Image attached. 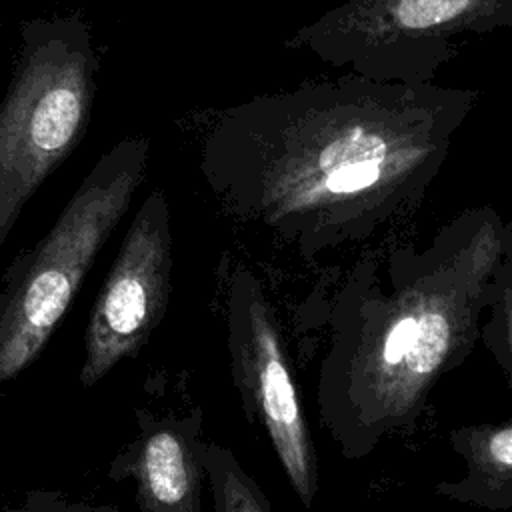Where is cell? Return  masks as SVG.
I'll return each instance as SVG.
<instances>
[{
	"label": "cell",
	"mask_w": 512,
	"mask_h": 512,
	"mask_svg": "<svg viewBox=\"0 0 512 512\" xmlns=\"http://www.w3.org/2000/svg\"><path fill=\"white\" fill-rule=\"evenodd\" d=\"M98 70L92 28L82 16L22 26L0 100V254L28 200L82 142Z\"/></svg>",
	"instance_id": "277c9868"
},
{
	"label": "cell",
	"mask_w": 512,
	"mask_h": 512,
	"mask_svg": "<svg viewBox=\"0 0 512 512\" xmlns=\"http://www.w3.org/2000/svg\"><path fill=\"white\" fill-rule=\"evenodd\" d=\"M136 478L144 512H194L196 464L178 434L162 430L142 442Z\"/></svg>",
	"instance_id": "9c48e42d"
},
{
	"label": "cell",
	"mask_w": 512,
	"mask_h": 512,
	"mask_svg": "<svg viewBox=\"0 0 512 512\" xmlns=\"http://www.w3.org/2000/svg\"><path fill=\"white\" fill-rule=\"evenodd\" d=\"M504 28L512 0H346L284 46L366 80L434 84L466 40Z\"/></svg>",
	"instance_id": "5b68a950"
},
{
	"label": "cell",
	"mask_w": 512,
	"mask_h": 512,
	"mask_svg": "<svg viewBox=\"0 0 512 512\" xmlns=\"http://www.w3.org/2000/svg\"><path fill=\"white\" fill-rule=\"evenodd\" d=\"M506 220L488 204L420 246L400 230L366 246L334 298L320 404L348 458L418 424L436 382L466 362L486 308Z\"/></svg>",
	"instance_id": "7a4b0ae2"
},
{
	"label": "cell",
	"mask_w": 512,
	"mask_h": 512,
	"mask_svg": "<svg viewBox=\"0 0 512 512\" xmlns=\"http://www.w3.org/2000/svg\"><path fill=\"white\" fill-rule=\"evenodd\" d=\"M214 494L218 502V512H268L258 492L246 476L236 468V462H212L210 464Z\"/></svg>",
	"instance_id": "8fae6325"
},
{
	"label": "cell",
	"mask_w": 512,
	"mask_h": 512,
	"mask_svg": "<svg viewBox=\"0 0 512 512\" xmlns=\"http://www.w3.org/2000/svg\"><path fill=\"white\" fill-rule=\"evenodd\" d=\"M478 100L472 88L348 72L310 80L220 112L198 170L222 212L314 260L400 230Z\"/></svg>",
	"instance_id": "6da1fadb"
},
{
	"label": "cell",
	"mask_w": 512,
	"mask_h": 512,
	"mask_svg": "<svg viewBox=\"0 0 512 512\" xmlns=\"http://www.w3.org/2000/svg\"><path fill=\"white\" fill-rule=\"evenodd\" d=\"M448 446L462 458L464 476L438 482L434 494L490 512H512V416L452 428Z\"/></svg>",
	"instance_id": "ba28073f"
},
{
	"label": "cell",
	"mask_w": 512,
	"mask_h": 512,
	"mask_svg": "<svg viewBox=\"0 0 512 512\" xmlns=\"http://www.w3.org/2000/svg\"><path fill=\"white\" fill-rule=\"evenodd\" d=\"M172 248L168 196L156 188L130 220L94 302L84 338V386L134 356L162 320L172 288Z\"/></svg>",
	"instance_id": "52a82bcc"
},
{
	"label": "cell",
	"mask_w": 512,
	"mask_h": 512,
	"mask_svg": "<svg viewBox=\"0 0 512 512\" xmlns=\"http://www.w3.org/2000/svg\"><path fill=\"white\" fill-rule=\"evenodd\" d=\"M484 314L480 342L512 386V222H506L502 250L488 280Z\"/></svg>",
	"instance_id": "30bf717a"
},
{
	"label": "cell",
	"mask_w": 512,
	"mask_h": 512,
	"mask_svg": "<svg viewBox=\"0 0 512 512\" xmlns=\"http://www.w3.org/2000/svg\"><path fill=\"white\" fill-rule=\"evenodd\" d=\"M150 138L132 134L106 150L82 178L48 232L6 268L0 290V382L44 348L96 256L144 182Z\"/></svg>",
	"instance_id": "3957f363"
},
{
	"label": "cell",
	"mask_w": 512,
	"mask_h": 512,
	"mask_svg": "<svg viewBox=\"0 0 512 512\" xmlns=\"http://www.w3.org/2000/svg\"><path fill=\"white\" fill-rule=\"evenodd\" d=\"M228 342L244 400L266 428L296 496L310 508L318 492L314 444L274 308L248 268L230 278Z\"/></svg>",
	"instance_id": "8992f818"
}]
</instances>
